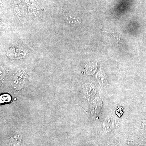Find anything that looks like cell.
Instances as JSON below:
<instances>
[{"mask_svg": "<svg viewBox=\"0 0 146 146\" xmlns=\"http://www.w3.org/2000/svg\"><path fill=\"white\" fill-rule=\"evenodd\" d=\"M64 19L65 22L68 25H74V24L80 23H81L77 18L74 17L69 13H66L64 15Z\"/></svg>", "mask_w": 146, "mask_h": 146, "instance_id": "1", "label": "cell"}, {"mask_svg": "<svg viewBox=\"0 0 146 146\" xmlns=\"http://www.w3.org/2000/svg\"><path fill=\"white\" fill-rule=\"evenodd\" d=\"M21 138L20 134L18 133L15 134L14 136L11 137L10 141L11 146H19L21 143Z\"/></svg>", "mask_w": 146, "mask_h": 146, "instance_id": "2", "label": "cell"}, {"mask_svg": "<svg viewBox=\"0 0 146 146\" xmlns=\"http://www.w3.org/2000/svg\"><path fill=\"white\" fill-rule=\"evenodd\" d=\"M0 100L1 104L9 102L11 100V97L8 94H3L1 96Z\"/></svg>", "mask_w": 146, "mask_h": 146, "instance_id": "3", "label": "cell"}, {"mask_svg": "<svg viewBox=\"0 0 146 146\" xmlns=\"http://www.w3.org/2000/svg\"><path fill=\"white\" fill-rule=\"evenodd\" d=\"M84 90L86 95L88 96L92 95L94 93V89L90 85H86L84 86Z\"/></svg>", "mask_w": 146, "mask_h": 146, "instance_id": "4", "label": "cell"}, {"mask_svg": "<svg viewBox=\"0 0 146 146\" xmlns=\"http://www.w3.org/2000/svg\"><path fill=\"white\" fill-rule=\"evenodd\" d=\"M103 31L105 32L106 33H107L108 34H109L110 35H112V36H113L114 38H115V39H116V40H117V43H119V42L120 40H121V37H120V35L119 33H117L116 32H112L110 33L109 32H108L102 29Z\"/></svg>", "mask_w": 146, "mask_h": 146, "instance_id": "5", "label": "cell"}]
</instances>
